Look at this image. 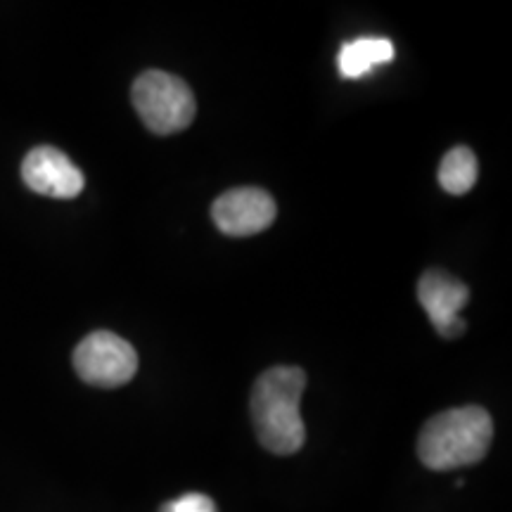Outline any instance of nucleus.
<instances>
[{"label": "nucleus", "instance_id": "1", "mask_svg": "<svg viewBox=\"0 0 512 512\" xmlns=\"http://www.w3.org/2000/svg\"><path fill=\"white\" fill-rule=\"evenodd\" d=\"M306 387L302 368H268L252 389V422L261 446L275 456H292L306 441L299 401Z\"/></svg>", "mask_w": 512, "mask_h": 512}, {"label": "nucleus", "instance_id": "2", "mask_svg": "<svg viewBox=\"0 0 512 512\" xmlns=\"http://www.w3.org/2000/svg\"><path fill=\"white\" fill-rule=\"evenodd\" d=\"M491 439L494 422L484 408H451L425 422L418 437V456L430 470H456L479 463L489 453Z\"/></svg>", "mask_w": 512, "mask_h": 512}, {"label": "nucleus", "instance_id": "3", "mask_svg": "<svg viewBox=\"0 0 512 512\" xmlns=\"http://www.w3.org/2000/svg\"><path fill=\"white\" fill-rule=\"evenodd\" d=\"M131 98L143 124L159 136H171L188 128L197 112L195 95L188 83L159 69H150L138 76Z\"/></svg>", "mask_w": 512, "mask_h": 512}, {"label": "nucleus", "instance_id": "4", "mask_svg": "<svg viewBox=\"0 0 512 512\" xmlns=\"http://www.w3.org/2000/svg\"><path fill=\"white\" fill-rule=\"evenodd\" d=\"M74 368L86 384L114 389L133 380L138 370V354L124 337L110 330H98L76 347Z\"/></svg>", "mask_w": 512, "mask_h": 512}, {"label": "nucleus", "instance_id": "5", "mask_svg": "<svg viewBox=\"0 0 512 512\" xmlns=\"http://www.w3.org/2000/svg\"><path fill=\"white\" fill-rule=\"evenodd\" d=\"M275 200L261 188H235L221 195L211 207V219L230 238H249L273 226Z\"/></svg>", "mask_w": 512, "mask_h": 512}, {"label": "nucleus", "instance_id": "6", "mask_svg": "<svg viewBox=\"0 0 512 512\" xmlns=\"http://www.w3.org/2000/svg\"><path fill=\"white\" fill-rule=\"evenodd\" d=\"M22 178L29 190L38 195L55 197V200H72L81 195L86 178L72 159L57 147H34L22 162Z\"/></svg>", "mask_w": 512, "mask_h": 512}, {"label": "nucleus", "instance_id": "7", "mask_svg": "<svg viewBox=\"0 0 512 512\" xmlns=\"http://www.w3.org/2000/svg\"><path fill=\"white\" fill-rule=\"evenodd\" d=\"M418 299L441 337L451 339L465 332V320L458 313L470 299V290L453 275L427 271L418 283Z\"/></svg>", "mask_w": 512, "mask_h": 512}, {"label": "nucleus", "instance_id": "8", "mask_svg": "<svg viewBox=\"0 0 512 512\" xmlns=\"http://www.w3.org/2000/svg\"><path fill=\"white\" fill-rule=\"evenodd\" d=\"M394 60V43L387 38H356L344 43L339 50V74L344 79H358V76L373 72L377 64Z\"/></svg>", "mask_w": 512, "mask_h": 512}, {"label": "nucleus", "instance_id": "9", "mask_svg": "<svg viewBox=\"0 0 512 512\" xmlns=\"http://www.w3.org/2000/svg\"><path fill=\"white\" fill-rule=\"evenodd\" d=\"M477 157L470 147H453L451 152H446L439 166V183L448 195H465L472 190V185L477 183Z\"/></svg>", "mask_w": 512, "mask_h": 512}, {"label": "nucleus", "instance_id": "10", "mask_svg": "<svg viewBox=\"0 0 512 512\" xmlns=\"http://www.w3.org/2000/svg\"><path fill=\"white\" fill-rule=\"evenodd\" d=\"M159 512H219L216 510V503L211 501L209 496L204 494H185L181 498H174V501L164 503Z\"/></svg>", "mask_w": 512, "mask_h": 512}]
</instances>
